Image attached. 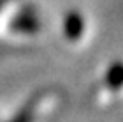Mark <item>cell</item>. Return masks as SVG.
<instances>
[]
</instances>
